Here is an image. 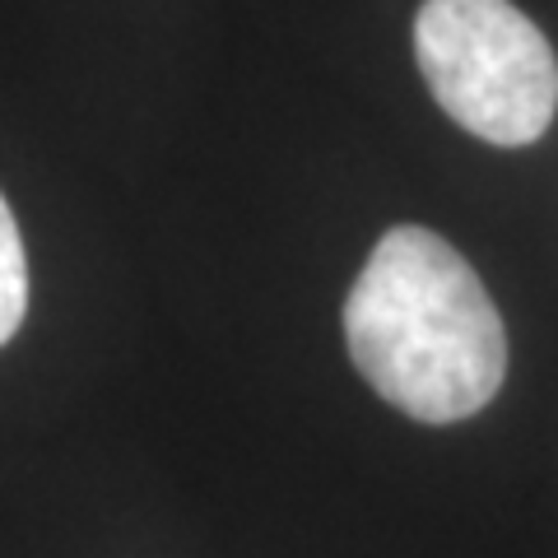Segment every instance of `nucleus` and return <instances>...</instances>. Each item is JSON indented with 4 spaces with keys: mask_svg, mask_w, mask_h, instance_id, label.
<instances>
[{
    "mask_svg": "<svg viewBox=\"0 0 558 558\" xmlns=\"http://www.w3.org/2000/svg\"><path fill=\"white\" fill-rule=\"evenodd\" d=\"M363 381L418 424L480 414L508 377V330L470 260L418 223H396L344 299Z\"/></svg>",
    "mask_w": 558,
    "mask_h": 558,
    "instance_id": "obj_1",
    "label": "nucleus"
},
{
    "mask_svg": "<svg viewBox=\"0 0 558 558\" xmlns=\"http://www.w3.org/2000/svg\"><path fill=\"white\" fill-rule=\"evenodd\" d=\"M24 312H28V252L20 223H14L5 196H0V344H10Z\"/></svg>",
    "mask_w": 558,
    "mask_h": 558,
    "instance_id": "obj_3",
    "label": "nucleus"
},
{
    "mask_svg": "<svg viewBox=\"0 0 558 558\" xmlns=\"http://www.w3.org/2000/svg\"><path fill=\"white\" fill-rule=\"evenodd\" d=\"M414 57L438 108L488 145H531L558 112L554 47L512 0H424Z\"/></svg>",
    "mask_w": 558,
    "mask_h": 558,
    "instance_id": "obj_2",
    "label": "nucleus"
}]
</instances>
